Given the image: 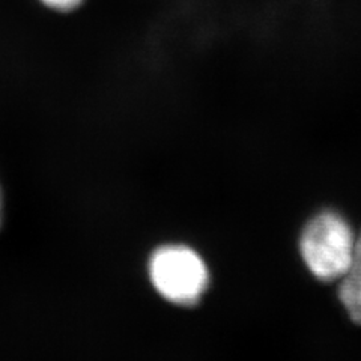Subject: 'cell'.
I'll use <instances>...</instances> for the list:
<instances>
[{
  "instance_id": "cell-1",
  "label": "cell",
  "mask_w": 361,
  "mask_h": 361,
  "mask_svg": "<svg viewBox=\"0 0 361 361\" xmlns=\"http://www.w3.org/2000/svg\"><path fill=\"white\" fill-rule=\"evenodd\" d=\"M357 235L342 212L321 209L302 226L298 248L309 273L324 283L341 280L351 268Z\"/></svg>"
},
{
  "instance_id": "cell-2",
  "label": "cell",
  "mask_w": 361,
  "mask_h": 361,
  "mask_svg": "<svg viewBox=\"0 0 361 361\" xmlns=\"http://www.w3.org/2000/svg\"><path fill=\"white\" fill-rule=\"evenodd\" d=\"M148 276L158 295L176 306H195L208 290V265L195 248L164 244L152 252Z\"/></svg>"
},
{
  "instance_id": "cell-3",
  "label": "cell",
  "mask_w": 361,
  "mask_h": 361,
  "mask_svg": "<svg viewBox=\"0 0 361 361\" xmlns=\"http://www.w3.org/2000/svg\"><path fill=\"white\" fill-rule=\"evenodd\" d=\"M337 297L351 321L361 325V233L357 236L354 262L338 280Z\"/></svg>"
},
{
  "instance_id": "cell-4",
  "label": "cell",
  "mask_w": 361,
  "mask_h": 361,
  "mask_svg": "<svg viewBox=\"0 0 361 361\" xmlns=\"http://www.w3.org/2000/svg\"><path fill=\"white\" fill-rule=\"evenodd\" d=\"M39 2L49 9L58 11V13H71V11L80 6L85 0H39Z\"/></svg>"
},
{
  "instance_id": "cell-5",
  "label": "cell",
  "mask_w": 361,
  "mask_h": 361,
  "mask_svg": "<svg viewBox=\"0 0 361 361\" xmlns=\"http://www.w3.org/2000/svg\"><path fill=\"white\" fill-rule=\"evenodd\" d=\"M4 219V202H2V191H0V226H2Z\"/></svg>"
}]
</instances>
